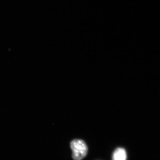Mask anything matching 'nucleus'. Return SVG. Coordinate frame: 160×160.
I'll use <instances>...</instances> for the list:
<instances>
[{
  "label": "nucleus",
  "instance_id": "obj_1",
  "mask_svg": "<svg viewBox=\"0 0 160 160\" xmlns=\"http://www.w3.org/2000/svg\"><path fill=\"white\" fill-rule=\"evenodd\" d=\"M72 153V158L75 160L82 159L87 156L88 148L85 142L81 139H74L70 143Z\"/></svg>",
  "mask_w": 160,
  "mask_h": 160
},
{
  "label": "nucleus",
  "instance_id": "obj_2",
  "mask_svg": "<svg viewBox=\"0 0 160 160\" xmlns=\"http://www.w3.org/2000/svg\"><path fill=\"white\" fill-rule=\"evenodd\" d=\"M127 159V153L124 149L122 148H119L115 149L113 154V160H125Z\"/></svg>",
  "mask_w": 160,
  "mask_h": 160
}]
</instances>
